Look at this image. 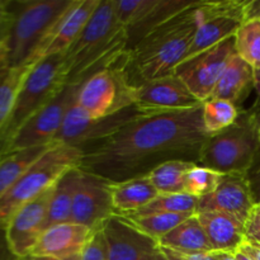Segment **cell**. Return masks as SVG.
Masks as SVG:
<instances>
[{"mask_svg":"<svg viewBox=\"0 0 260 260\" xmlns=\"http://www.w3.org/2000/svg\"><path fill=\"white\" fill-rule=\"evenodd\" d=\"M208 137L202 106L144 114L113 136L84 150L79 169L119 183L147 175L172 160L200 165L201 152Z\"/></svg>","mask_w":260,"mask_h":260,"instance_id":"obj_1","label":"cell"},{"mask_svg":"<svg viewBox=\"0 0 260 260\" xmlns=\"http://www.w3.org/2000/svg\"><path fill=\"white\" fill-rule=\"evenodd\" d=\"M202 2L178 13L155 28L126 52L129 83L139 85L174 73L187 56L202 19Z\"/></svg>","mask_w":260,"mask_h":260,"instance_id":"obj_2","label":"cell"},{"mask_svg":"<svg viewBox=\"0 0 260 260\" xmlns=\"http://www.w3.org/2000/svg\"><path fill=\"white\" fill-rule=\"evenodd\" d=\"M126 29L116 17V0H101L90 19L63 53L65 84H80L126 52Z\"/></svg>","mask_w":260,"mask_h":260,"instance_id":"obj_3","label":"cell"},{"mask_svg":"<svg viewBox=\"0 0 260 260\" xmlns=\"http://www.w3.org/2000/svg\"><path fill=\"white\" fill-rule=\"evenodd\" d=\"M71 0H20L12 2V29L0 51V70L35 65L37 48L55 20Z\"/></svg>","mask_w":260,"mask_h":260,"instance_id":"obj_4","label":"cell"},{"mask_svg":"<svg viewBox=\"0 0 260 260\" xmlns=\"http://www.w3.org/2000/svg\"><path fill=\"white\" fill-rule=\"evenodd\" d=\"M259 131L260 114L240 112L233 126L208 137L200 165L221 174L248 175L260 155Z\"/></svg>","mask_w":260,"mask_h":260,"instance_id":"obj_5","label":"cell"},{"mask_svg":"<svg viewBox=\"0 0 260 260\" xmlns=\"http://www.w3.org/2000/svg\"><path fill=\"white\" fill-rule=\"evenodd\" d=\"M81 157L80 149L53 142L0 198V228H7L10 218L22 206L52 188L66 172L79 168Z\"/></svg>","mask_w":260,"mask_h":260,"instance_id":"obj_6","label":"cell"},{"mask_svg":"<svg viewBox=\"0 0 260 260\" xmlns=\"http://www.w3.org/2000/svg\"><path fill=\"white\" fill-rule=\"evenodd\" d=\"M63 53L42 58L35 63L23 81L14 108L0 131V151L18 129L41 108L50 103L66 85L62 75Z\"/></svg>","mask_w":260,"mask_h":260,"instance_id":"obj_7","label":"cell"},{"mask_svg":"<svg viewBox=\"0 0 260 260\" xmlns=\"http://www.w3.org/2000/svg\"><path fill=\"white\" fill-rule=\"evenodd\" d=\"M75 103L94 119L134 106V85L127 75L126 52L84 80Z\"/></svg>","mask_w":260,"mask_h":260,"instance_id":"obj_8","label":"cell"},{"mask_svg":"<svg viewBox=\"0 0 260 260\" xmlns=\"http://www.w3.org/2000/svg\"><path fill=\"white\" fill-rule=\"evenodd\" d=\"M80 84H66L50 103L33 114L18 129L7 146L0 151V155L55 142L69 109L75 103Z\"/></svg>","mask_w":260,"mask_h":260,"instance_id":"obj_9","label":"cell"},{"mask_svg":"<svg viewBox=\"0 0 260 260\" xmlns=\"http://www.w3.org/2000/svg\"><path fill=\"white\" fill-rule=\"evenodd\" d=\"M136 106L127 107L117 113L102 118H89L76 103L69 109L62 127L56 136L55 142L69 145L84 151L93 145L113 136L118 129L134 119L144 116Z\"/></svg>","mask_w":260,"mask_h":260,"instance_id":"obj_10","label":"cell"},{"mask_svg":"<svg viewBox=\"0 0 260 260\" xmlns=\"http://www.w3.org/2000/svg\"><path fill=\"white\" fill-rule=\"evenodd\" d=\"M236 55L235 36L183 60L174 74L200 102L210 99L218 79Z\"/></svg>","mask_w":260,"mask_h":260,"instance_id":"obj_11","label":"cell"},{"mask_svg":"<svg viewBox=\"0 0 260 260\" xmlns=\"http://www.w3.org/2000/svg\"><path fill=\"white\" fill-rule=\"evenodd\" d=\"M246 2H202V19L185 58L234 37L245 22ZM184 58V60H185Z\"/></svg>","mask_w":260,"mask_h":260,"instance_id":"obj_12","label":"cell"},{"mask_svg":"<svg viewBox=\"0 0 260 260\" xmlns=\"http://www.w3.org/2000/svg\"><path fill=\"white\" fill-rule=\"evenodd\" d=\"M134 104L146 114L184 111L202 106L174 73L134 85Z\"/></svg>","mask_w":260,"mask_h":260,"instance_id":"obj_13","label":"cell"},{"mask_svg":"<svg viewBox=\"0 0 260 260\" xmlns=\"http://www.w3.org/2000/svg\"><path fill=\"white\" fill-rule=\"evenodd\" d=\"M109 180L80 169L73 202L71 222L86 226L91 231L114 215Z\"/></svg>","mask_w":260,"mask_h":260,"instance_id":"obj_14","label":"cell"},{"mask_svg":"<svg viewBox=\"0 0 260 260\" xmlns=\"http://www.w3.org/2000/svg\"><path fill=\"white\" fill-rule=\"evenodd\" d=\"M108 260H144L160 251L159 241L140 230L126 216L112 215L101 226Z\"/></svg>","mask_w":260,"mask_h":260,"instance_id":"obj_15","label":"cell"},{"mask_svg":"<svg viewBox=\"0 0 260 260\" xmlns=\"http://www.w3.org/2000/svg\"><path fill=\"white\" fill-rule=\"evenodd\" d=\"M53 187L25 203L13 215L5 231L13 253L20 259L30 258L33 248L46 230L48 206Z\"/></svg>","mask_w":260,"mask_h":260,"instance_id":"obj_16","label":"cell"},{"mask_svg":"<svg viewBox=\"0 0 260 260\" xmlns=\"http://www.w3.org/2000/svg\"><path fill=\"white\" fill-rule=\"evenodd\" d=\"M101 0H71L65 12L55 20L40 43L33 63L52 55L65 53L78 38Z\"/></svg>","mask_w":260,"mask_h":260,"instance_id":"obj_17","label":"cell"},{"mask_svg":"<svg viewBox=\"0 0 260 260\" xmlns=\"http://www.w3.org/2000/svg\"><path fill=\"white\" fill-rule=\"evenodd\" d=\"M248 175L221 174L212 193L198 200V212L216 211L238 218L245 225L255 206Z\"/></svg>","mask_w":260,"mask_h":260,"instance_id":"obj_18","label":"cell"},{"mask_svg":"<svg viewBox=\"0 0 260 260\" xmlns=\"http://www.w3.org/2000/svg\"><path fill=\"white\" fill-rule=\"evenodd\" d=\"M94 231L75 222L50 226L43 231L30 253V258H69L79 255Z\"/></svg>","mask_w":260,"mask_h":260,"instance_id":"obj_19","label":"cell"},{"mask_svg":"<svg viewBox=\"0 0 260 260\" xmlns=\"http://www.w3.org/2000/svg\"><path fill=\"white\" fill-rule=\"evenodd\" d=\"M196 215L213 251L236 253L246 241L245 225L238 218L216 211L198 212Z\"/></svg>","mask_w":260,"mask_h":260,"instance_id":"obj_20","label":"cell"},{"mask_svg":"<svg viewBox=\"0 0 260 260\" xmlns=\"http://www.w3.org/2000/svg\"><path fill=\"white\" fill-rule=\"evenodd\" d=\"M255 70L236 53L218 79L210 99H223L238 106L254 88Z\"/></svg>","mask_w":260,"mask_h":260,"instance_id":"obj_21","label":"cell"},{"mask_svg":"<svg viewBox=\"0 0 260 260\" xmlns=\"http://www.w3.org/2000/svg\"><path fill=\"white\" fill-rule=\"evenodd\" d=\"M111 194L114 212L117 215H131L149 205L159 192L147 175L111 183Z\"/></svg>","mask_w":260,"mask_h":260,"instance_id":"obj_22","label":"cell"},{"mask_svg":"<svg viewBox=\"0 0 260 260\" xmlns=\"http://www.w3.org/2000/svg\"><path fill=\"white\" fill-rule=\"evenodd\" d=\"M194 3L196 2H187V0H154L151 8L147 10L146 14L139 22L126 29V52L132 50L140 41L144 40L155 28L161 25L162 23L169 20L178 13L192 7Z\"/></svg>","mask_w":260,"mask_h":260,"instance_id":"obj_23","label":"cell"},{"mask_svg":"<svg viewBox=\"0 0 260 260\" xmlns=\"http://www.w3.org/2000/svg\"><path fill=\"white\" fill-rule=\"evenodd\" d=\"M159 245L160 248L184 254L213 253L197 215L188 217L174 230L159 239Z\"/></svg>","mask_w":260,"mask_h":260,"instance_id":"obj_24","label":"cell"},{"mask_svg":"<svg viewBox=\"0 0 260 260\" xmlns=\"http://www.w3.org/2000/svg\"><path fill=\"white\" fill-rule=\"evenodd\" d=\"M79 175H80V169L74 168L66 172L53 185L52 196L48 206L47 220H46V229L58 223L71 222L74 196H75Z\"/></svg>","mask_w":260,"mask_h":260,"instance_id":"obj_25","label":"cell"},{"mask_svg":"<svg viewBox=\"0 0 260 260\" xmlns=\"http://www.w3.org/2000/svg\"><path fill=\"white\" fill-rule=\"evenodd\" d=\"M52 144L0 155V198L27 172L30 165L35 164L50 149Z\"/></svg>","mask_w":260,"mask_h":260,"instance_id":"obj_26","label":"cell"},{"mask_svg":"<svg viewBox=\"0 0 260 260\" xmlns=\"http://www.w3.org/2000/svg\"><path fill=\"white\" fill-rule=\"evenodd\" d=\"M196 162L172 160L159 165L147 174L159 193H184V178Z\"/></svg>","mask_w":260,"mask_h":260,"instance_id":"obj_27","label":"cell"},{"mask_svg":"<svg viewBox=\"0 0 260 260\" xmlns=\"http://www.w3.org/2000/svg\"><path fill=\"white\" fill-rule=\"evenodd\" d=\"M240 116L238 106L223 99H207L202 104V119L210 136L229 128Z\"/></svg>","mask_w":260,"mask_h":260,"instance_id":"obj_28","label":"cell"},{"mask_svg":"<svg viewBox=\"0 0 260 260\" xmlns=\"http://www.w3.org/2000/svg\"><path fill=\"white\" fill-rule=\"evenodd\" d=\"M35 65L0 70V131L7 123L25 76Z\"/></svg>","mask_w":260,"mask_h":260,"instance_id":"obj_29","label":"cell"},{"mask_svg":"<svg viewBox=\"0 0 260 260\" xmlns=\"http://www.w3.org/2000/svg\"><path fill=\"white\" fill-rule=\"evenodd\" d=\"M198 210V198L187 193H159L149 205L142 207L135 216H147L155 213H189L196 215Z\"/></svg>","mask_w":260,"mask_h":260,"instance_id":"obj_30","label":"cell"},{"mask_svg":"<svg viewBox=\"0 0 260 260\" xmlns=\"http://www.w3.org/2000/svg\"><path fill=\"white\" fill-rule=\"evenodd\" d=\"M190 216L193 215H189V213H155V215L147 216L126 215V217L140 230L159 241V239L174 230L177 226H179L183 221H185Z\"/></svg>","mask_w":260,"mask_h":260,"instance_id":"obj_31","label":"cell"},{"mask_svg":"<svg viewBox=\"0 0 260 260\" xmlns=\"http://www.w3.org/2000/svg\"><path fill=\"white\" fill-rule=\"evenodd\" d=\"M236 53L254 70H260V20L244 22L235 35Z\"/></svg>","mask_w":260,"mask_h":260,"instance_id":"obj_32","label":"cell"},{"mask_svg":"<svg viewBox=\"0 0 260 260\" xmlns=\"http://www.w3.org/2000/svg\"><path fill=\"white\" fill-rule=\"evenodd\" d=\"M221 173L215 172L208 168L194 165L184 178V193L196 198H202L210 194L217 187Z\"/></svg>","mask_w":260,"mask_h":260,"instance_id":"obj_33","label":"cell"},{"mask_svg":"<svg viewBox=\"0 0 260 260\" xmlns=\"http://www.w3.org/2000/svg\"><path fill=\"white\" fill-rule=\"evenodd\" d=\"M152 3L154 0H116L117 20L127 29L146 14Z\"/></svg>","mask_w":260,"mask_h":260,"instance_id":"obj_34","label":"cell"},{"mask_svg":"<svg viewBox=\"0 0 260 260\" xmlns=\"http://www.w3.org/2000/svg\"><path fill=\"white\" fill-rule=\"evenodd\" d=\"M80 260H108L106 241L101 229L93 233L90 240L81 251Z\"/></svg>","mask_w":260,"mask_h":260,"instance_id":"obj_35","label":"cell"},{"mask_svg":"<svg viewBox=\"0 0 260 260\" xmlns=\"http://www.w3.org/2000/svg\"><path fill=\"white\" fill-rule=\"evenodd\" d=\"M13 19H14V15L12 10V2L0 0V51L12 29Z\"/></svg>","mask_w":260,"mask_h":260,"instance_id":"obj_36","label":"cell"},{"mask_svg":"<svg viewBox=\"0 0 260 260\" xmlns=\"http://www.w3.org/2000/svg\"><path fill=\"white\" fill-rule=\"evenodd\" d=\"M246 239L260 244V205H255L245 222Z\"/></svg>","mask_w":260,"mask_h":260,"instance_id":"obj_37","label":"cell"},{"mask_svg":"<svg viewBox=\"0 0 260 260\" xmlns=\"http://www.w3.org/2000/svg\"><path fill=\"white\" fill-rule=\"evenodd\" d=\"M161 251L165 254L168 260H216L213 253H197V254H184L173 251L170 249L161 248Z\"/></svg>","mask_w":260,"mask_h":260,"instance_id":"obj_38","label":"cell"},{"mask_svg":"<svg viewBox=\"0 0 260 260\" xmlns=\"http://www.w3.org/2000/svg\"><path fill=\"white\" fill-rule=\"evenodd\" d=\"M0 260H23L13 253L7 238V231L2 228H0Z\"/></svg>","mask_w":260,"mask_h":260,"instance_id":"obj_39","label":"cell"},{"mask_svg":"<svg viewBox=\"0 0 260 260\" xmlns=\"http://www.w3.org/2000/svg\"><path fill=\"white\" fill-rule=\"evenodd\" d=\"M249 183H250L251 192H253V197L255 200V203H260V164L254 165L253 169L248 174Z\"/></svg>","mask_w":260,"mask_h":260,"instance_id":"obj_40","label":"cell"},{"mask_svg":"<svg viewBox=\"0 0 260 260\" xmlns=\"http://www.w3.org/2000/svg\"><path fill=\"white\" fill-rule=\"evenodd\" d=\"M244 19H245V22L260 20V0L246 2L245 10H244Z\"/></svg>","mask_w":260,"mask_h":260,"instance_id":"obj_41","label":"cell"},{"mask_svg":"<svg viewBox=\"0 0 260 260\" xmlns=\"http://www.w3.org/2000/svg\"><path fill=\"white\" fill-rule=\"evenodd\" d=\"M238 251H241L244 255L248 256L250 260H260V245L258 243L248 240V239Z\"/></svg>","mask_w":260,"mask_h":260,"instance_id":"obj_42","label":"cell"},{"mask_svg":"<svg viewBox=\"0 0 260 260\" xmlns=\"http://www.w3.org/2000/svg\"><path fill=\"white\" fill-rule=\"evenodd\" d=\"M216 260H238L235 253H222V251H213Z\"/></svg>","mask_w":260,"mask_h":260,"instance_id":"obj_43","label":"cell"},{"mask_svg":"<svg viewBox=\"0 0 260 260\" xmlns=\"http://www.w3.org/2000/svg\"><path fill=\"white\" fill-rule=\"evenodd\" d=\"M144 260H168L167 256H165V254L162 253L161 249H160V251H157V253L152 254V255H149L147 258H145Z\"/></svg>","mask_w":260,"mask_h":260,"instance_id":"obj_44","label":"cell"},{"mask_svg":"<svg viewBox=\"0 0 260 260\" xmlns=\"http://www.w3.org/2000/svg\"><path fill=\"white\" fill-rule=\"evenodd\" d=\"M254 89L260 95V70H255V74H254Z\"/></svg>","mask_w":260,"mask_h":260,"instance_id":"obj_45","label":"cell"},{"mask_svg":"<svg viewBox=\"0 0 260 260\" xmlns=\"http://www.w3.org/2000/svg\"><path fill=\"white\" fill-rule=\"evenodd\" d=\"M37 260H80V254L79 255H74V256H69V258H36Z\"/></svg>","mask_w":260,"mask_h":260,"instance_id":"obj_46","label":"cell"},{"mask_svg":"<svg viewBox=\"0 0 260 260\" xmlns=\"http://www.w3.org/2000/svg\"><path fill=\"white\" fill-rule=\"evenodd\" d=\"M235 256H236V259H238V260H250V259L248 258V256L244 255V254L241 253V251H236Z\"/></svg>","mask_w":260,"mask_h":260,"instance_id":"obj_47","label":"cell"},{"mask_svg":"<svg viewBox=\"0 0 260 260\" xmlns=\"http://www.w3.org/2000/svg\"><path fill=\"white\" fill-rule=\"evenodd\" d=\"M27 260H37V259H36V258H28Z\"/></svg>","mask_w":260,"mask_h":260,"instance_id":"obj_48","label":"cell"},{"mask_svg":"<svg viewBox=\"0 0 260 260\" xmlns=\"http://www.w3.org/2000/svg\"><path fill=\"white\" fill-rule=\"evenodd\" d=\"M259 136H260V131H259Z\"/></svg>","mask_w":260,"mask_h":260,"instance_id":"obj_49","label":"cell"},{"mask_svg":"<svg viewBox=\"0 0 260 260\" xmlns=\"http://www.w3.org/2000/svg\"><path fill=\"white\" fill-rule=\"evenodd\" d=\"M258 205H260V203H258Z\"/></svg>","mask_w":260,"mask_h":260,"instance_id":"obj_50","label":"cell"},{"mask_svg":"<svg viewBox=\"0 0 260 260\" xmlns=\"http://www.w3.org/2000/svg\"><path fill=\"white\" fill-rule=\"evenodd\" d=\"M259 245H260V244H259Z\"/></svg>","mask_w":260,"mask_h":260,"instance_id":"obj_51","label":"cell"}]
</instances>
